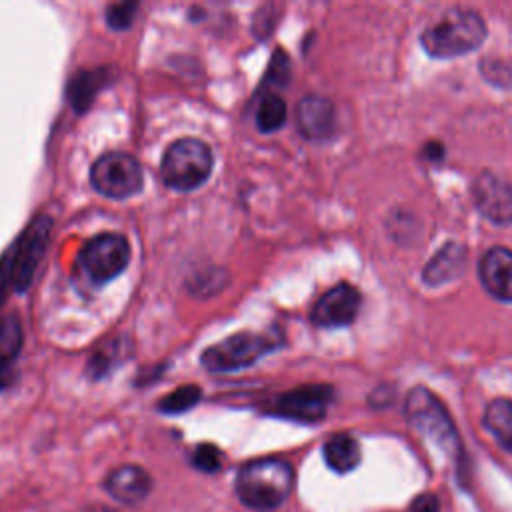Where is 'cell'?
<instances>
[{
  "instance_id": "obj_25",
  "label": "cell",
  "mask_w": 512,
  "mask_h": 512,
  "mask_svg": "<svg viewBox=\"0 0 512 512\" xmlns=\"http://www.w3.org/2000/svg\"><path fill=\"white\" fill-rule=\"evenodd\" d=\"M408 512H440V504L438 498L434 494H420L412 500L410 510Z\"/></svg>"
},
{
  "instance_id": "obj_6",
  "label": "cell",
  "mask_w": 512,
  "mask_h": 512,
  "mask_svg": "<svg viewBox=\"0 0 512 512\" xmlns=\"http://www.w3.org/2000/svg\"><path fill=\"white\" fill-rule=\"evenodd\" d=\"M276 344L266 334L238 332L212 346L202 354V364L210 372H234L248 368L258 358L268 354Z\"/></svg>"
},
{
  "instance_id": "obj_23",
  "label": "cell",
  "mask_w": 512,
  "mask_h": 512,
  "mask_svg": "<svg viewBox=\"0 0 512 512\" xmlns=\"http://www.w3.org/2000/svg\"><path fill=\"white\" fill-rule=\"evenodd\" d=\"M192 462L196 468H200L202 472H216L222 464V456H220V450L212 444H202L194 450V456H192Z\"/></svg>"
},
{
  "instance_id": "obj_5",
  "label": "cell",
  "mask_w": 512,
  "mask_h": 512,
  "mask_svg": "<svg viewBox=\"0 0 512 512\" xmlns=\"http://www.w3.org/2000/svg\"><path fill=\"white\" fill-rule=\"evenodd\" d=\"M90 180L102 196L124 200L140 192L144 184V172L132 154L114 150L102 154L92 164Z\"/></svg>"
},
{
  "instance_id": "obj_1",
  "label": "cell",
  "mask_w": 512,
  "mask_h": 512,
  "mask_svg": "<svg viewBox=\"0 0 512 512\" xmlns=\"http://www.w3.org/2000/svg\"><path fill=\"white\" fill-rule=\"evenodd\" d=\"M294 486V470L282 458H258L244 464L236 476L240 502L258 512H270L284 504Z\"/></svg>"
},
{
  "instance_id": "obj_4",
  "label": "cell",
  "mask_w": 512,
  "mask_h": 512,
  "mask_svg": "<svg viewBox=\"0 0 512 512\" xmlns=\"http://www.w3.org/2000/svg\"><path fill=\"white\" fill-rule=\"evenodd\" d=\"M406 418L408 422L424 434L428 440H432L438 448L448 452V456L460 458L462 446L458 432L442 406V402L424 386H416L406 396Z\"/></svg>"
},
{
  "instance_id": "obj_17",
  "label": "cell",
  "mask_w": 512,
  "mask_h": 512,
  "mask_svg": "<svg viewBox=\"0 0 512 512\" xmlns=\"http://www.w3.org/2000/svg\"><path fill=\"white\" fill-rule=\"evenodd\" d=\"M108 72L104 68H94V70H82L76 76L70 78L68 82V100L74 106L76 112H84L98 90L106 84Z\"/></svg>"
},
{
  "instance_id": "obj_27",
  "label": "cell",
  "mask_w": 512,
  "mask_h": 512,
  "mask_svg": "<svg viewBox=\"0 0 512 512\" xmlns=\"http://www.w3.org/2000/svg\"><path fill=\"white\" fill-rule=\"evenodd\" d=\"M86 512H114L112 508H106V506H94V508H90V510H86Z\"/></svg>"
},
{
  "instance_id": "obj_24",
  "label": "cell",
  "mask_w": 512,
  "mask_h": 512,
  "mask_svg": "<svg viewBox=\"0 0 512 512\" xmlns=\"http://www.w3.org/2000/svg\"><path fill=\"white\" fill-rule=\"evenodd\" d=\"M8 286L14 288V256L12 248L0 258V304L8 294Z\"/></svg>"
},
{
  "instance_id": "obj_3",
  "label": "cell",
  "mask_w": 512,
  "mask_h": 512,
  "mask_svg": "<svg viewBox=\"0 0 512 512\" xmlns=\"http://www.w3.org/2000/svg\"><path fill=\"white\" fill-rule=\"evenodd\" d=\"M214 166L212 150L198 138H182L172 142L160 164L162 180L178 192H190L202 186Z\"/></svg>"
},
{
  "instance_id": "obj_15",
  "label": "cell",
  "mask_w": 512,
  "mask_h": 512,
  "mask_svg": "<svg viewBox=\"0 0 512 512\" xmlns=\"http://www.w3.org/2000/svg\"><path fill=\"white\" fill-rule=\"evenodd\" d=\"M464 264H466V248L456 242H450L442 246L436 252V256L424 266L422 280L430 286H440L444 282L458 278Z\"/></svg>"
},
{
  "instance_id": "obj_11",
  "label": "cell",
  "mask_w": 512,
  "mask_h": 512,
  "mask_svg": "<svg viewBox=\"0 0 512 512\" xmlns=\"http://www.w3.org/2000/svg\"><path fill=\"white\" fill-rule=\"evenodd\" d=\"M472 198L478 212L498 224H512V184L504 178L484 170L476 176L472 184Z\"/></svg>"
},
{
  "instance_id": "obj_14",
  "label": "cell",
  "mask_w": 512,
  "mask_h": 512,
  "mask_svg": "<svg viewBox=\"0 0 512 512\" xmlns=\"http://www.w3.org/2000/svg\"><path fill=\"white\" fill-rule=\"evenodd\" d=\"M104 486L116 502L138 504L148 496L152 480L144 468L136 464H124L108 474Z\"/></svg>"
},
{
  "instance_id": "obj_26",
  "label": "cell",
  "mask_w": 512,
  "mask_h": 512,
  "mask_svg": "<svg viewBox=\"0 0 512 512\" xmlns=\"http://www.w3.org/2000/svg\"><path fill=\"white\" fill-rule=\"evenodd\" d=\"M444 154H446V150H444V146L440 142H428L424 146V150H422V156L428 162H440L444 158Z\"/></svg>"
},
{
  "instance_id": "obj_13",
  "label": "cell",
  "mask_w": 512,
  "mask_h": 512,
  "mask_svg": "<svg viewBox=\"0 0 512 512\" xmlns=\"http://www.w3.org/2000/svg\"><path fill=\"white\" fill-rule=\"evenodd\" d=\"M336 112L334 104L316 94H308L298 102L296 108V124L302 136L310 140H324L334 132Z\"/></svg>"
},
{
  "instance_id": "obj_10",
  "label": "cell",
  "mask_w": 512,
  "mask_h": 512,
  "mask_svg": "<svg viewBox=\"0 0 512 512\" xmlns=\"http://www.w3.org/2000/svg\"><path fill=\"white\" fill-rule=\"evenodd\" d=\"M362 296L350 284H336L324 292L310 312V320L320 328H342L356 320Z\"/></svg>"
},
{
  "instance_id": "obj_18",
  "label": "cell",
  "mask_w": 512,
  "mask_h": 512,
  "mask_svg": "<svg viewBox=\"0 0 512 512\" xmlns=\"http://www.w3.org/2000/svg\"><path fill=\"white\" fill-rule=\"evenodd\" d=\"M484 426L504 450L512 452V400H492L484 410Z\"/></svg>"
},
{
  "instance_id": "obj_7",
  "label": "cell",
  "mask_w": 512,
  "mask_h": 512,
  "mask_svg": "<svg viewBox=\"0 0 512 512\" xmlns=\"http://www.w3.org/2000/svg\"><path fill=\"white\" fill-rule=\"evenodd\" d=\"M130 254V244L122 234L102 232L84 246L80 266L94 286H102L126 270Z\"/></svg>"
},
{
  "instance_id": "obj_19",
  "label": "cell",
  "mask_w": 512,
  "mask_h": 512,
  "mask_svg": "<svg viewBox=\"0 0 512 512\" xmlns=\"http://www.w3.org/2000/svg\"><path fill=\"white\" fill-rule=\"evenodd\" d=\"M286 116H288V108H286V102L282 96L264 94L258 100L254 120H256V126L260 132H276L278 128L284 126Z\"/></svg>"
},
{
  "instance_id": "obj_9",
  "label": "cell",
  "mask_w": 512,
  "mask_h": 512,
  "mask_svg": "<svg viewBox=\"0 0 512 512\" xmlns=\"http://www.w3.org/2000/svg\"><path fill=\"white\" fill-rule=\"evenodd\" d=\"M332 400H334V390L330 386L306 384L280 394L274 400L272 410L282 418L312 424V422H320L326 416Z\"/></svg>"
},
{
  "instance_id": "obj_12",
  "label": "cell",
  "mask_w": 512,
  "mask_h": 512,
  "mask_svg": "<svg viewBox=\"0 0 512 512\" xmlns=\"http://www.w3.org/2000/svg\"><path fill=\"white\" fill-rule=\"evenodd\" d=\"M478 278L484 290L502 302H512V250L492 246L478 264Z\"/></svg>"
},
{
  "instance_id": "obj_22",
  "label": "cell",
  "mask_w": 512,
  "mask_h": 512,
  "mask_svg": "<svg viewBox=\"0 0 512 512\" xmlns=\"http://www.w3.org/2000/svg\"><path fill=\"white\" fill-rule=\"evenodd\" d=\"M136 10H138V4H134V2H120V4L108 6V10H106L108 26L114 30L128 28L134 22Z\"/></svg>"
},
{
  "instance_id": "obj_2",
  "label": "cell",
  "mask_w": 512,
  "mask_h": 512,
  "mask_svg": "<svg viewBox=\"0 0 512 512\" xmlns=\"http://www.w3.org/2000/svg\"><path fill=\"white\" fill-rule=\"evenodd\" d=\"M484 18L468 8H452L438 22L424 28L420 44L432 58H456L474 52L486 40Z\"/></svg>"
},
{
  "instance_id": "obj_20",
  "label": "cell",
  "mask_w": 512,
  "mask_h": 512,
  "mask_svg": "<svg viewBox=\"0 0 512 512\" xmlns=\"http://www.w3.org/2000/svg\"><path fill=\"white\" fill-rule=\"evenodd\" d=\"M22 326L16 316L0 322V366H12L22 348Z\"/></svg>"
},
{
  "instance_id": "obj_16",
  "label": "cell",
  "mask_w": 512,
  "mask_h": 512,
  "mask_svg": "<svg viewBox=\"0 0 512 512\" xmlns=\"http://www.w3.org/2000/svg\"><path fill=\"white\" fill-rule=\"evenodd\" d=\"M324 460L328 464L330 470L338 472V474H346L350 470H354L360 464L362 458V450L360 444L354 436L350 434H334L332 438L326 440L324 448H322Z\"/></svg>"
},
{
  "instance_id": "obj_8",
  "label": "cell",
  "mask_w": 512,
  "mask_h": 512,
  "mask_svg": "<svg viewBox=\"0 0 512 512\" xmlns=\"http://www.w3.org/2000/svg\"><path fill=\"white\" fill-rule=\"evenodd\" d=\"M50 232H52V218L48 214H40L30 222L26 232L12 246L14 290L24 292L30 286V282L36 274V268L46 252Z\"/></svg>"
},
{
  "instance_id": "obj_21",
  "label": "cell",
  "mask_w": 512,
  "mask_h": 512,
  "mask_svg": "<svg viewBox=\"0 0 512 512\" xmlns=\"http://www.w3.org/2000/svg\"><path fill=\"white\" fill-rule=\"evenodd\" d=\"M202 390L196 384H184L158 402V410L164 414H180L198 404Z\"/></svg>"
}]
</instances>
